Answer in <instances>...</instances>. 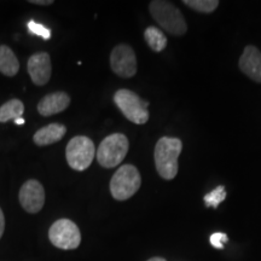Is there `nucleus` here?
<instances>
[{
    "instance_id": "obj_1",
    "label": "nucleus",
    "mask_w": 261,
    "mask_h": 261,
    "mask_svg": "<svg viewBox=\"0 0 261 261\" xmlns=\"http://www.w3.org/2000/svg\"><path fill=\"white\" fill-rule=\"evenodd\" d=\"M182 150V143L178 138L162 137L154 150L155 166L160 177L172 180L178 174V159Z\"/></svg>"
},
{
    "instance_id": "obj_2",
    "label": "nucleus",
    "mask_w": 261,
    "mask_h": 261,
    "mask_svg": "<svg viewBox=\"0 0 261 261\" xmlns=\"http://www.w3.org/2000/svg\"><path fill=\"white\" fill-rule=\"evenodd\" d=\"M150 14L152 18L158 22L160 27H162L166 32L172 35H184L188 31L187 22L184 16L177 6L172 3L163 2V0H154L149 5Z\"/></svg>"
},
{
    "instance_id": "obj_3",
    "label": "nucleus",
    "mask_w": 261,
    "mask_h": 261,
    "mask_svg": "<svg viewBox=\"0 0 261 261\" xmlns=\"http://www.w3.org/2000/svg\"><path fill=\"white\" fill-rule=\"evenodd\" d=\"M142 185L140 173L133 165H123L110 180V192L117 201H126L135 196Z\"/></svg>"
},
{
    "instance_id": "obj_4",
    "label": "nucleus",
    "mask_w": 261,
    "mask_h": 261,
    "mask_svg": "<svg viewBox=\"0 0 261 261\" xmlns=\"http://www.w3.org/2000/svg\"><path fill=\"white\" fill-rule=\"evenodd\" d=\"M128 139L122 133H113L102 140L97 149V161L104 168H114L128 152Z\"/></svg>"
},
{
    "instance_id": "obj_5",
    "label": "nucleus",
    "mask_w": 261,
    "mask_h": 261,
    "mask_svg": "<svg viewBox=\"0 0 261 261\" xmlns=\"http://www.w3.org/2000/svg\"><path fill=\"white\" fill-rule=\"evenodd\" d=\"M114 102L120 112L136 125H144L149 120V102H145L130 90H119L114 94Z\"/></svg>"
},
{
    "instance_id": "obj_6",
    "label": "nucleus",
    "mask_w": 261,
    "mask_h": 261,
    "mask_svg": "<svg viewBox=\"0 0 261 261\" xmlns=\"http://www.w3.org/2000/svg\"><path fill=\"white\" fill-rule=\"evenodd\" d=\"M96 148L89 137L76 136L71 138L65 148V158L68 165L74 171H85L93 162Z\"/></svg>"
},
{
    "instance_id": "obj_7",
    "label": "nucleus",
    "mask_w": 261,
    "mask_h": 261,
    "mask_svg": "<svg viewBox=\"0 0 261 261\" xmlns=\"http://www.w3.org/2000/svg\"><path fill=\"white\" fill-rule=\"evenodd\" d=\"M50 242L63 250L76 249L81 243V233L77 225L69 219L55 221L48 230Z\"/></svg>"
},
{
    "instance_id": "obj_8",
    "label": "nucleus",
    "mask_w": 261,
    "mask_h": 261,
    "mask_svg": "<svg viewBox=\"0 0 261 261\" xmlns=\"http://www.w3.org/2000/svg\"><path fill=\"white\" fill-rule=\"evenodd\" d=\"M110 65L114 73L123 79L135 76L137 73V58L135 50L127 44L114 47L110 55Z\"/></svg>"
},
{
    "instance_id": "obj_9",
    "label": "nucleus",
    "mask_w": 261,
    "mask_h": 261,
    "mask_svg": "<svg viewBox=\"0 0 261 261\" xmlns=\"http://www.w3.org/2000/svg\"><path fill=\"white\" fill-rule=\"evenodd\" d=\"M18 200L25 212L31 214L39 213L45 204L44 187L35 179H29L22 185Z\"/></svg>"
},
{
    "instance_id": "obj_10",
    "label": "nucleus",
    "mask_w": 261,
    "mask_h": 261,
    "mask_svg": "<svg viewBox=\"0 0 261 261\" xmlns=\"http://www.w3.org/2000/svg\"><path fill=\"white\" fill-rule=\"evenodd\" d=\"M31 79L37 86H44L48 83L52 73L50 55L46 52H38L29 57L27 63Z\"/></svg>"
},
{
    "instance_id": "obj_11",
    "label": "nucleus",
    "mask_w": 261,
    "mask_h": 261,
    "mask_svg": "<svg viewBox=\"0 0 261 261\" xmlns=\"http://www.w3.org/2000/svg\"><path fill=\"white\" fill-rule=\"evenodd\" d=\"M238 65L242 73L246 74L249 79L261 84V52L259 48L253 45L244 47Z\"/></svg>"
},
{
    "instance_id": "obj_12",
    "label": "nucleus",
    "mask_w": 261,
    "mask_h": 261,
    "mask_svg": "<svg viewBox=\"0 0 261 261\" xmlns=\"http://www.w3.org/2000/svg\"><path fill=\"white\" fill-rule=\"evenodd\" d=\"M70 104V98L65 92L46 94L38 103V112L41 116H52L64 112Z\"/></svg>"
},
{
    "instance_id": "obj_13",
    "label": "nucleus",
    "mask_w": 261,
    "mask_h": 261,
    "mask_svg": "<svg viewBox=\"0 0 261 261\" xmlns=\"http://www.w3.org/2000/svg\"><path fill=\"white\" fill-rule=\"evenodd\" d=\"M67 133V127L62 123H50L35 132L33 140L38 146H45L60 142Z\"/></svg>"
},
{
    "instance_id": "obj_14",
    "label": "nucleus",
    "mask_w": 261,
    "mask_h": 261,
    "mask_svg": "<svg viewBox=\"0 0 261 261\" xmlns=\"http://www.w3.org/2000/svg\"><path fill=\"white\" fill-rule=\"evenodd\" d=\"M19 63L17 57L6 45L0 46V73H3L5 76L12 77L18 73Z\"/></svg>"
},
{
    "instance_id": "obj_15",
    "label": "nucleus",
    "mask_w": 261,
    "mask_h": 261,
    "mask_svg": "<svg viewBox=\"0 0 261 261\" xmlns=\"http://www.w3.org/2000/svg\"><path fill=\"white\" fill-rule=\"evenodd\" d=\"M24 113V106L19 99H10L0 107V122H8L10 120H17Z\"/></svg>"
},
{
    "instance_id": "obj_16",
    "label": "nucleus",
    "mask_w": 261,
    "mask_h": 261,
    "mask_svg": "<svg viewBox=\"0 0 261 261\" xmlns=\"http://www.w3.org/2000/svg\"><path fill=\"white\" fill-rule=\"evenodd\" d=\"M144 39L149 47L155 52H161L167 46V38H166L165 33L154 25L145 29Z\"/></svg>"
},
{
    "instance_id": "obj_17",
    "label": "nucleus",
    "mask_w": 261,
    "mask_h": 261,
    "mask_svg": "<svg viewBox=\"0 0 261 261\" xmlns=\"http://www.w3.org/2000/svg\"><path fill=\"white\" fill-rule=\"evenodd\" d=\"M184 4L201 14H211L219 6L218 0H184Z\"/></svg>"
},
{
    "instance_id": "obj_18",
    "label": "nucleus",
    "mask_w": 261,
    "mask_h": 261,
    "mask_svg": "<svg viewBox=\"0 0 261 261\" xmlns=\"http://www.w3.org/2000/svg\"><path fill=\"white\" fill-rule=\"evenodd\" d=\"M225 198H226V191H225L224 187H218L215 188L214 190L208 192L207 195L204 196V204L205 207H213L218 208L221 202H224Z\"/></svg>"
},
{
    "instance_id": "obj_19",
    "label": "nucleus",
    "mask_w": 261,
    "mask_h": 261,
    "mask_svg": "<svg viewBox=\"0 0 261 261\" xmlns=\"http://www.w3.org/2000/svg\"><path fill=\"white\" fill-rule=\"evenodd\" d=\"M28 31L32 33V34L34 35H38V37H41L44 40H48V39L51 38V31L48 28L45 27L44 24L41 23H38V22L35 21H29L28 24Z\"/></svg>"
},
{
    "instance_id": "obj_20",
    "label": "nucleus",
    "mask_w": 261,
    "mask_h": 261,
    "mask_svg": "<svg viewBox=\"0 0 261 261\" xmlns=\"http://www.w3.org/2000/svg\"><path fill=\"white\" fill-rule=\"evenodd\" d=\"M228 241V237L226 233H223V232H215L211 236L210 238V242L212 246L214 248H217V249H223L224 248V244L226 243Z\"/></svg>"
},
{
    "instance_id": "obj_21",
    "label": "nucleus",
    "mask_w": 261,
    "mask_h": 261,
    "mask_svg": "<svg viewBox=\"0 0 261 261\" xmlns=\"http://www.w3.org/2000/svg\"><path fill=\"white\" fill-rule=\"evenodd\" d=\"M4 231H5V217H4V213H3L2 208H0V238L3 237Z\"/></svg>"
},
{
    "instance_id": "obj_22",
    "label": "nucleus",
    "mask_w": 261,
    "mask_h": 261,
    "mask_svg": "<svg viewBox=\"0 0 261 261\" xmlns=\"http://www.w3.org/2000/svg\"><path fill=\"white\" fill-rule=\"evenodd\" d=\"M31 4H35V5H52L54 2L52 0H31Z\"/></svg>"
},
{
    "instance_id": "obj_23",
    "label": "nucleus",
    "mask_w": 261,
    "mask_h": 261,
    "mask_svg": "<svg viewBox=\"0 0 261 261\" xmlns=\"http://www.w3.org/2000/svg\"><path fill=\"white\" fill-rule=\"evenodd\" d=\"M148 261H167V260H166V259H163V257L155 256V257H151V259H149Z\"/></svg>"
},
{
    "instance_id": "obj_24",
    "label": "nucleus",
    "mask_w": 261,
    "mask_h": 261,
    "mask_svg": "<svg viewBox=\"0 0 261 261\" xmlns=\"http://www.w3.org/2000/svg\"><path fill=\"white\" fill-rule=\"evenodd\" d=\"M15 122H16V125H23V123H24V120L22 119V117H19V119L15 120Z\"/></svg>"
}]
</instances>
